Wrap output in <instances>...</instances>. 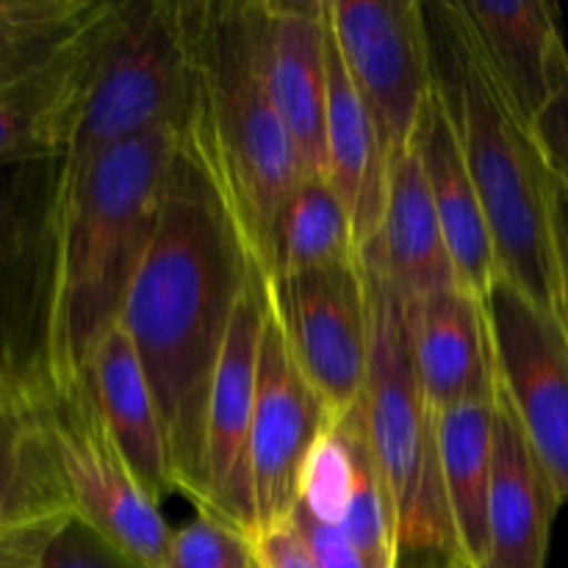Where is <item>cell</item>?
Listing matches in <instances>:
<instances>
[{
    "label": "cell",
    "mask_w": 568,
    "mask_h": 568,
    "mask_svg": "<svg viewBox=\"0 0 568 568\" xmlns=\"http://www.w3.org/2000/svg\"><path fill=\"white\" fill-rule=\"evenodd\" d=\"M122 0H100L87 26L33 70L0 83V164L67 155Z\"/></svg>",
    "instance_id": "cell-14"
},
{
    "label": "cell",
    "mask_w": 568,
    "mask_h": 568,
    "mask_svg": "<svg viewBox=\"0 0 568 568\" xmlns=\"http://www.w3.org/2000/svg\"><path fill=\"white\" fill-rule=\"evenodd\" d=\"M192 111L186 0H122L98 75L64 155V183L98 155L161 128L186 131Z\"/></svg>",
    "instance_id": "cell-6"
},
{
    "label": "cell",
    "mask_w": 568,
    "mask_h": 568,
    "mask_svg": "<svg viewBox=\"0 0 568 568\" xmlns=\"http://www.w3.org/2000/svg\"><path fill=\"white\" fill-rule=\"evenodd\" d=\"M64 519L0 532V568H42L44 552Z\"/></svg>",
    "instance_id": "cell-33"
},
{
    "label": "cell",
    "mask_w": 568,
    "mask_h": 568,
    "mask_svg": "<svg viewBox=\"0 0 568 568\" xmlns=\"http://www.w3.org/2000/svg\"><path fill=\"white\" fill-rule=\"evenodd\" d=\"M270 311L294 361L342 422L364 399L369 303L361 258L297 275H266Z\"/></svg>",
    "instance_id": "cell-10"
},
{
    "label": "cell",
    "mask_w": 568,
    "mask_h": 568,
    "mask_svg": "<svg viewBox=\"0 0 568 568\" xmlns=\"http://www.w3.org/2000/svg\"><path fill=\"white\" fill-rule=\"evenodd\" d=\"M358 258L353 225L336 189L322 175H305L288 192L272 222L264 275H297Z\"/></svg>",
    "instance_id": "cell-25"
},
{
    "label": "cell",
    "mask_w": 568,
    "mask_h": 568,
    "mask_svg": "<svg viewBox=\"0 0 568 568\" xmlns=\"http://www.w3.org/2000/svg\"><path fill=\"white\" fill-rule=\"evenodd\" d=\"M499 386L568 503V331L499 275L486 294Z\"/></svg>",
    "instance_id": "cell-11"
},
{
    "label": "cell",
    "mask_w": 568,
    "mask_h": 568,
    "mask_svg": "<svg viewBox=\"0 0 568 568\" xmlns=\"http://www.w3.org/2000/svg\"><path fill=\"white\" fill-rule=\"evenodd\" d=\"M181 142L183 131L161 128L105 150L64 183L53 388L81 381L98 344L120 325L133 277L159 231L166 178Z\"/></svg>",
    "instance_id": "cell-3"
},
{
    "label": "cell",
    "mask_w": 568,
    "mask_h": 568,
    "mask_svg": "<svg viewBox=\"0 0 568 568\" xmlns=\"http://www.w3.org/2000/svg\"><path fill=\"white\" fill-rule=\"evenodd\" d=\"M333 425L336 422L325 399L303 375L281 325L270 311L261 338L258 386H255L253 433H250V469H253L258 532L292 519L305 460Z\"/></svg>",
    "instance_id": "cell-13"
},
{
    "label": "cell",
    "mask_w": 568,
    "mask_h": 568,
    "mask_svg": "<svg viewBox=\"0 0 568 568\" xmlns=\"http://www.w3.org/2000/svg\"><path fill=\"white\" fill-rule=\"evenodd\" d=\"M336 427L349 442L355 460V486L342 521V532L369 568H399L403 549H399L397 516H394V503L388 497L381 466L372 453L361 403L342 422H336Z\"/></svg>",
    "instance_id": "cell-26"
},
{
    "label": "cell",
    "mask_w": 568,
    "mask_h": 568,
    "mask_svg": "<svg viewBox=\"0 0 568 568\" xmlns=\"http://www.w3.org/2000/svg\"><path fill=\"white\" fill-rule=\"evenodd\" d=\"M433 78L491 227L499 272L560 316L549 175L532 133L488 70L455 0L425 3Z\"/></svg>",
    "instance_id": "cell-4"
},
{
    "label": "cell",
    "mask_w": 568,
    "mask_h": 568,
    "mask_svg": "<svg viewBox=\"0 0 568 568\" xmlns=\"http://www.w3.org/2000/svg\"><path fill=\"white\" fill-rule=\"evenodd\" d=\"M255 568H261V566H258V560H255Z\"/></svg>",
    "instance_id": "cell-37"
},
{
    "label": "cell",
    "mask_w": 568,
    "mask_h": 568,
    "mask_svg": "<svg viewBox=\"0 0 568 568\" xmlns=\"http://www.w3.org/2000/svg\"><path fill=\"white\" fill-rule=\"evenodd\" d=\"M48 422L72 497V514L148 568H164L172 527L133 480L87 381L48 392Z\"/></svg>",
    "instance_id": "cell-9"
},
{
    "label": "cell",
    "mask_w": 568,
    "mask_h": 568,
    "mask_svg": "<svg viewBox=\"0 0 568 568\" xmlns=\"http://www.w3.org/2000/svg\"><path fill=\"white\" fill-rule=\"evenodd\" d=\"M519 120L538 111L568 83V48L560 9L547 0H455Z\"/></svg>",
    "instance_id": "cell-16"
},
{
    "label": "cell",
    "mask_w": 568,
    "mask_h": 568,
    "mask_svg": "<svg viewBox=\"0 0 568 568\" xmlns=\"http://www.w3.org/2000/svg\"><path fill=\"white\" fill-rule=\"evenodd\" d=\"M530 133L549 175L568 186V83L538 111Z\"/></svg>",
    "instance_id": "cell-32"
},
{
    "label": "cell",
    "mask_w": 568,
    "mask_h": 568,
    "mask_svg": "<svg viewBox=\"0 0 568 568\" xmlns=\"http://www.w3.org/2000/svg\"><path fill=\"white\" fill-rule=\"evenodd\" d=\"M255 560L261 568H316L303 538L292 525H277L253 538Z\"/></svg>",
    "instance_id": "cell-34"
},
{
    "label": "cell",
    "mask_w": 568,
    "mask_h": 568,
    "mask_svg": "<svg viewBox=\"0 0 568 568\" xmlns=\"http://www.w3.org/2000/svg\"><path fill=\"white\" fill-rule=\"evenodd\" d=\"M416 148H419L422 164H425V175L430 183L438 222H442L444 242H447L449 258H453L455 277L466 292L486 300L494 281L503 272H499L486 211L477 197L458 133H455L453 120L444 109L438 89H433L430 103L422 114Z\"/></svg>",
    "instance_id": "cell-20"
},
{
    "label": "cell",
    "mask_w": 568,
    "mask_h": 568,
    "mask_svg": "<svg viewBox=\"0 0 568 568\" xmlns=\"http://www.w3.org/2000/svg\"><path fill=\"white\" fill-rule=\"evenodd\" d=\"M364 253L375 255L388 281L408 300L460 286L416 142L388 166L383 225Z\"/></svg>",
    "instance_id": "cell-23"
},
{
    "label": "cell",
    "mask_w": 568,
    "mask_h": 568,
    "mask_svg": "<svg viewBox=\"0 0 568 568\" xmlns=\"http://www.w3.org/2000/svg\"><path fill=\"white\" fill-rule=\"evenodd\" d=\"M261 39L272 103L305 175L327 178V3L261 0Z\"/></svg>",
    "instance_id": "cell-15"
},
{
    "label": "cell",
    "mask_w": 568,
    "mask_h": 568,
    "mask_svg": "<svg viewBox=\"0 0 568 568\" xmlns=\"http://www.w3.org/2000/svg\"><path fill=\"white\" fill-rule=\"evenodd\" d=\"M164 568H255L253 538L220 516L197 510L172 532Z\"/></svg>",
    "instance_id": "cell-29"
},
{
    "label": "cell",
    "mask_w": 568,
    "mask_h": 568,
    "mask_svg": "<svg viewBox=\"0 0 568 568\" xmlns=\"http://www.w3.org/2000/svg\"><path fill=\"white\" fill-rule=\"evenodd\" d=\"M355 486V460L349 442L336 425L316 442L300 477L297 508L316 521L342 527Z\"/></svg>",
    "instance_id": "cell-28"
},
{
    "label": "cell",
    "mask_w": 568,
    "mask_h": 568,
    "mask_svg": "<svg viewBox=\"0 0 568 568\" xmlns=\"http://www.w3.org/2000/svg\"><path fill=\"white\" fill-rule=\"evenodd\" d=\"M186 31L192 111L183 136L261 266L277 209L305 178L266 83L261 0H186Z\"/></svg>",
    "instance_id": "cell-2"
},
{
    "label": "cell",
    "mask_w": 568,
    "mask_h": 568,
    "mask_svg": "<svg viewBox=\"0 0 568 568\" xmlns=\"http://www.w3.org/2000/svg\"><path fill=\"white\" fill-rule=\"evenodd\" d=\"M414 568H471L464 560H444V558H425L419 560Z\"/></svg>",
    "instance_id": "cell-36"
},
{
    "label": "cell",
    "mask_w": 568,
    "mask_h": 568,
    "mask_svg": "<svg viewBox=\"0 0 568 568\" xmlns=\"http://www.w3.org/2000/svg\"><path fill=\"white\" fill-rule=\"evenodd\" d=\"M564 497L499 386L488 497L486 568H547L549 538Z\"/></svg>",
    "instance_id": "cell-17"
},
{
    "label": "cell",
    "mask_w": 568,
    "mask_h": 568,
    "mask_svg": "<svg viewBox=\"0 0 568 568\" xmlns=\"http://www.w3.org/2000/svg\"><path fill=\"white\" fill-rule=\"evenodd\" d=\"M48 392L50 386L0 383V532L72 516Z\"/></svg>",
    "instance_id": "cell-19"
},
{
    "label": "cell",
    "mask_w": 568,
    "mask_h": 568,
    "mask_svg": "<svg viewBox=\"0 0 568 568\" xmlns=\"http://www.w3.org/2000/svg\"><path fill=\"white\" fill-rule=\"evenodd\" d=\"M327 3V0H325ZM327 181L353 225L358 255L381 233L388 192V155L381 131L349 81L327 22Z\"/></svg>",
    "instance_id": "cell-21"
},
{
    "label": "cell",
    "mask_w": 568,
    "mask_h": 568,
    "mask_svg": "<svg viewBox=\"0 0 568 568\" xmlns=\"http://www.w3.org/2000/svg\"><path fill=\"white\" fill-rule=\"evenodd\" d=\"M42 568H148L94 530L81 516H67L55 530Z\"/></svg>",
    "instance_id": "cell-30"
},
{
    "label": "cell",
    "mask_w": 568,
    "mask_h": 568,
    "mask_svg": "<svg viewBox=\"0 0 568 568\" xmlns=\"http://www.w3.org/2000/svg\"><path fill=\"white\" fill-rule=\"evenodd\" d=\"M288 525L303 538L305 549H308L316 568H369L366 560L358 555V549L347 541L342 527L316 521L314 516H308L300 508H294Z\"/></svg>",
    "instance_id": "cell-31"
},
{
    "label": "cell",
    "mask_w": 568,
    "mask_h": 568,
    "mask_svg": "<svg viewBox=\"0 0 568 568\" xmlns=\"http://www.w3.org/2000/svg\"><path fill=\"white\" fill-rule=\"evenodd\" d=\"M358 258L369 303V372L361 410L394 503L403 560H464L444 491L436 410L416 372L408 300L375 255Z\"/></svg>",
    "instance_id": "cell-5"
},
{
    "label": "cell",
    "mask_w": 568,
    "mask_h": 568,
    "mask_svg": "<svg viewBox=\"0 0 568 568\" xmlns=\"http://www.w3.org/2000/svg\"><path fill=\"white\" fill-rule=\"evenodd\" d=\"M408 322L416 372L436 414L497 397L499 369L486 300L449 286L408 300Z\"/></svg>",
    "instance_id": "cell-18"
},
{
    "label": "cell",
    "mask_w": 568,
    "mask_h": 568,
    "mask_svg": "<svg viewBox=\"0 0 568 568\" xmlns=\"http://www.w3.org/2000/svg\"><path fill=\"white\" fill-rule=\"evenodd\" d=\"M497 397L455 405L436 414L444 491L460 558L471 568L488 560V497L494 471Z\"/></svg>",
    "instance_id": "cell-24"
},
{
    "label": "cell",
    "mask_w": 568,
    "mask_h": 568,
    "mask_svg": "<svg viewBox=\"0 0 568 568\" xmlns=\"http://www.w3.org/2000/svg\"><path fill=\"white\" fill-rule=\"evenodd\" d=\"M253 266L225 197L183 136L120 327L153 392L175 491L194 510L205 503L211 386Z\"/></svg>",
    "instance_id": "cell-1"
},
{
    "label": "cell",
    "mask_w": 568,
    "mask_h": 568,
    "mask_svg": "<svg viewBox=\"0 0 568 568\" xmlns=\"http://www.w3.org/2000/svg\"><path fill=\"white\" fill-rule=\"evenodd\" d=\"M549 205H552V242L555 266H558V297L560 322L568 331V186L552 178L549 183Z\"/></svg>",
    "instance_id": "cell-35"
},
{
    "label": "cell",
    "mask_w": 568,
    "mask_h": 568,
    "mask_svg": "<svg viewBox=\"0 0 568 568\" xmlns=\"http://www.w3.org/2000/svg\"><path fill=\"white\" fill-rule=\"evenodd\" d=\"M98 6L100 0H0V83L50 59Z\"/></svg>",
    "instance_id": "cell-27"
},
{
    "label": "cell",
    "mask_w": 568,
    "mask_h": 568,
    "mask_svg": "<svg viewBox=\"0 0 568 568\" xmlns=\"http://www.w3.org/2000/svg\"><path fill=\"white\" fill-rule=\"evenodd\" d=\"M64 155L0 164V383L53 386Z\"/></svg>",
    "instance_id": "cell-7"
},
{
    "label": "cell",
    "mask_w": 568,
    "mask_h": 568,
    "mask_svg": "<svg viewBox=\"0 0 568 568\" xmlns=\"http://www.w3.org/2000/svg\"><path fill=\"white\" fill-rule=\"evenodd\" d=\"M83 381L133 480L161 508L166 497L178 494L172 483L170 455H166L153 392L136 358V349L120 325L98 344L83 372Z\"/></svg>",
    "instance_id": "cell-22"
},
{
    "label": "cell",
    "mask_w": 568,
    "mask_h": 568,
    "mask_svg": "<svg viewBox=\"0 0 568 568\" xmlns=\"http://www.w3.org/2000/svg\"><path fill=\"white\" fill-rule=\"evenodd\" d=\"M327 22L392 166L416 142L422 114L436 89L425 3L327 0Z\"/></svg>",
    "instance_id": "cell-8"
},
{
    "label": "cell",
    "mask_w": 568,
    "mask_h": 568,
    "mask_svg": "<svg viewBox=\"0 0 568 568\" xmlns=\"http://www.w3.org/2000/svg\"><path fill=\"white\" fill-rule=\"evenodd\" d=\"M266 314H270L266 275L255 264L216 366L209 399V425H205V503L200 510L220 516L250 538L258 532L253 469H250V433H253L258 353Z\"/></svg>",
    "instance_id": "cell-12"
}]
</instances>
